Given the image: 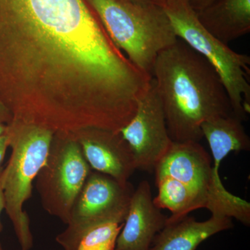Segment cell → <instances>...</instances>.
Masks as SVG:
<instances>
[{
	"label": "cell",
	"instance_id": "cell-1",
	"mask_svg": "<svg viewBox=\"0 0 250 250\" xmlns=\"http://www.w3.org/2000/svg\"><path fill=\"white\" fill-rule=\"evenodd\" d=\"M129 59L85 0H0V91L47 108L108 98Z\"/></svg>",
	"mask_w": 250,
	"mask_h": 250
},
{
	"label": "cell",
	"instance_id": "cell-2",
	"mask_svg": "<svg viewBox=\"0 0 250 250\" xmlns=\"http://www.w3.org/2000/svg\"><path fill=\"white\" fill-rule=\"evenodd\" d=\"M152 78L173 142L200 143L205 121L234 114L214 67L180 39L158 55Z\"/></svg>",
	"mask_w": 250,
	"mask_h": 250
},
{
	"label": "cell",
	"instance_id": "cell-3",
	"mask_svg": "<svg viewBox=\"0 0 250 250\" xmlns=\"http://www.w3.org/2000/svg\"><path fill=\"white\" fill-rule=\"evenodd\" d=\"M154 171L158 189L154 202L172 213L167 223L207 208L211 214L250 225V204L229 192L221 179H216L211 157L200 143L172 141Z\"/></svg>",
	"mask_w": 250,
	"mask_h": 250
},
{
	"label": "cell",
	"instance_id": "cell-4",
	"mask_svg": "<svg viewBox=\"0 0 250 250\" xmlns=\"http://www.w3.org/2000/svg\"><path fill=\"white\" fill-rule=\"evenodd\" d=\"M115 45L135 66L152 77L156 59L177 40L160 6L128 0H85Z\"/></svg>",
	"mask_w": 250,
	"mask_h": 250
},
{
	"label": "cell",
	"instance_id": "cell-5",
	"mask_svg": "<svg viewBox=\"0 0 250 250\" xmlns=\"http://www.w3.org/2000/svg\"><path fill=\"white\" fill-rule=\"evenodd\" d=\"M11 154L2 171L5 207L21 250L34 245L30 220L24 205L32 194L33 184L45 165L54 133L46 128L12 121L6 126Z\"/></svg>",
	"mask_w": 250,
	"mask_h": 250
},
{
	"label": "cell",
	"instance_id": "cell-6",
	"mask_svg": "<svg viewBox=\"0 0 250 250\" xmlns=\"http://www.w3.org/2000/svg\"><path fill=\"white\" fill-rule=\"evenodd\" d=\"M165 11L176 35L201 54L223 81L235 116L246 121L250 111V58L210 35L188 0H166Z\"/></svg>",
	"mask_w": 250,
	"mask_h": 250
},
{
	"label": "cell",
	"instance_id": "cell-7",
	"mask_svg": "<svg viewBox=\"0 0 250 250\" xmlns=\"http://www.w3.org/2000/svg\"><path fill=\"white\" fill-rule=\"evenodd\" d=\"M92 170L70 133H54L45 165L36 178L44 209L67 225L72 206Z\"/></svg>",
	"mask_w": 250,
	"mask_h": 250
},
{
	"label": "cell",
	"instance_id": "cell-8",
	"mask_svg": "<svg viewBox=\"0 0 250 250\" xmlns=\"http://www.w3.org/2000/svg\"><path fill=\"white\" fill-rule=\"evenodd\" d=\"M134 189L107 174L92 170L72 206L65 231L56 238L64 250H75L90 227L109 220L125 222Z\"/></svg>",
	"mask_w": 250,
	"mask_h": 250
},
{
	"label": "cell",
	"instance_id": "cell-9",
	"mask_svg": "<svg viewBox=\"0 0 250 250\" xmlns=\"http://www.w3.org/2000/svg\"><path fill=\"white\" fill-rule=\"evenodd\" d=\"M120 133L132 151L136 170L154 171L172 141L153 78L147 91L140 99L134 116Z\"/></svg>",
	"mask_w": 250,
	"mask_h": 250
},
{
	"label": "cell",
	"instance_id": "cell-10",
	"mask_svg": "<svg viewBox=\"0 0 250 250\" xmlns=\"http://www.w3.org/2000/svg\"><path fill=\"white\" fill-rule=\"evenodd\" d=\"M72 134L92 170L107 174L121 184L129 182L136 170V162L120 131L87 128Z\"/></svg>",
	"mask_w": 250,
	"mask_h": 250
},
{
	"label": "cell",
	"instance_id": "cell-11",
	"mask_svg": "<svg viewBox=\"0 0 250 250\" xmlns=\"http://www.w3.org/2000/svg\"><path fill=\"white\" fill-rule=\"evenodd\" d=\"M167 219L154 204L149 182L142 181L131 195L116 250H149Z\"/></svg>",
	"mask_w": 250,
	"mask_h": 250
},
{
	"label": "cell",
	"instance_id": "cell-12",
	"mask_svg": "<svg viewBox=\"0 0 250 250\" xmlns=\"http://www.w3.org/2000/svg\"><path fill=\"white\" fill-rule=\"evenodd\" d=\"M232 218L218 214L205 221H197L188 216L166 223L153 240L149 250H196L207 238L232 229Z\"/></svg>",
	"mask_w": 250,
	"mask_h": 250
},
{
	"label": "cell",
	"instance_id": "cell-13",
	"mask_svg": "<svg viewBox=\"0 0 250 250\" xmlns=\"http://www.w3.org/2000/svg\"><path fill=\"white\" fill-rule=\"evenodd\" d=\"M197 15L206 30L226 45L250 31V0H216Z\"/></svg>",
	"mask_w": 250,
	"mask_h": 250
},
{
	"label": "cell",
	"instance_id": "cell-14",
	"mask_svg": "<svg viewBox=\"0 0 250 250\" xmlns=\"http://www.w3.org/2000/svg\"><path fill=\"white\" fill-rule=\"evenodd\" d=\"M243 121L234 114L211 118L202 125L203 138L209 146L213 159V173L220 174V164L231 152L249 151L250 139Z\"/></svg>",
	"mask_w": 250,
	"mask_h": 250
},
{
	"label": "cell",
	"instance_id": "cell-15",
	"mask_svg": "<svg viewBox=\"0 0 250 250\" xmlns=\"http://www.w3.org/2000/svg\"><path fill=\"white\" fill-rule=\"evenodd\" d=\"M123 224L121 220H109L90 227L81 236L75 250H116Z\"/></svg>",
	"mask_w": 250,
	"mask_h": 250
},
{
	"label": "cell",
	"instance_id": "cell-16",
	"mask_svg": "<svg viewBox=\"0 0 250 250\" xmlns=\"http://www.w3.org/2000/svg\"><path fill=\"white\" fill-rule=\"evenodd\" d=\"M9 147V139L7 133H5L0 137V167H2L6 150Z\"/></svg>",
	"mask_w": 250,
	"mask_h": 250
},
{
	"label": "cell",
	"instance_id": "cell-17",
	"mask_svg": "<svg viewBox=\"0 0 250 250\" xmlns=\"http://www.w3.org/2000/svg\"><path fill=\"white\" fill-rule=\"evenodd\" d=\"M215 1H216V0H188L192 9L195 10L196 12H198V11L205 9L207 6H209Z\"/></svg>",
	"mask_w": 250,
	"mask_h": 250
},
{
	"label": "cell",
	"instance_id": "cell-18",
	"mask_svg": "<svg viewBox=\"0 0 250 250\" xmlns=\"http://www.w3.org/2000/svg\"><path fill=\"white\" fill-rule=\"evenodd\" d=\"M12 121V116L4 104L0 100V123L9 124Z\"/></svg>",
	"mask_w": 250,
	"mask_h": 250
},
{
	"label": "cell",
	"instance_id": "cell-19",
	"mask_svg": "<svg viewBox=\"0 0 250 250\" xmlns=\"http://www.w3.org/2000/svg\"><path fill=\"white\" fill-rule=\"evenodd\" d=\"M4 167H0V216H1V213H2L3 210H4L5 202H4V192H3L2 187V180H1V177H2V171ZM1 221H0V231H1Z\"/></svg>",
	"mask_w": 250,
	"mask_h": 250
},
{
	"label": "cell",
	"instance_id": "cell-20",
	"mask_svg": "<svg viewBox=\"0 0 250 250\" xmlns=\"http://www.w3.org/2000/svg\"><path fill=\"white\" fill-rule=\"evenodd\" d=\"M132 2L140 3V4H155L158 6H162L166 0H128Z\"/></svg>",
	"mask_w": 250,
	"mask_h": 250
},
{
	"label": "cell",
	"instance_id": "cell-21",
	"mask_svg": "<svg viewBox=\"0 0 250 250\" xmlns=\"http://www.w3.org/2000/svg\"><path fill=\"white\" fill-rule=\"evenodd\" d=\"M6 126H7V125L0 123V137L6 133Z\"/></svg>",
	"mask_w": 250,
	"mask_h": 250
},
{
	"label": "cell",
	"instance_id": "cell-22",
	"mask_svg": "<svg viewBox=\"0 0 250 250\" xmlns=\"http://www.w3.org/2000/svg\"><path fill=\"white\" fill-rule=\"evenodd\" d=\"M0 250H3L2 248H1V244H0Z\"/></svg>",
	"mask_w": 250,
	"mask_h": 250
},
{
	"label": "cell",
	"instance_id": "cell-23",
	"mask_svg": "<svg viewBox=\"0 0 250 250\" xmlns=\"http://www.w3.org/2000/svg\"></svg>",
	"mask_w": 250,
	"mask_h": 250
}]
</instances>
